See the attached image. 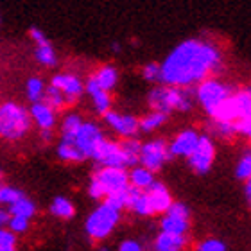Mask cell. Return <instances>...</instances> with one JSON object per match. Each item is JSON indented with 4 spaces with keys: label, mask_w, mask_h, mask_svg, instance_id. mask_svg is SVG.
<instances>
[{
    "label": "cell",
    "mask_w": 251,
    "mask_h": 251,
    "mask_svg": "<svg viewBox=\"0 0 251 251\" xmlns=\"http://www.w3.org/2000/svg\"><path fill=\"white\" fill-rule=\"evenodd\" d=\"M7 219H9V215H7V212H4V210H0V228L7 223Z\"/></svg>",
    "instance_id": "obj_45"
},
{
    "label": "cell",
    "mask_w": 251,
    "mask_h": 251,
    "mask_svg": "<svg viewBox=\"0 0 251 251\" xmlns=\"http://www.w3.org/2000/svg\"><path fill=\"white\" fill-rule=\"evenodd\" d=\"M95 81L99 83V86L102 90H110V88H113L117 83V72L110 67L100 68L99 74H97V77H95Z\"/></svg>",
    "instance_id": "obj_23"
},
{
    "label": "cell",
    "mask_w": 251,
    "mask_h": 251,
    "mask_svg": "<svg viewBox=\"0 0 251 251\" xmlns=\"http://www.w3.org/2000/svg\"><path fill=\"white\" fill-rule=\"evenodd\" d=\"M163 122H165V113H162V111H156V113L149 115L147 119H144L140 126H142V129L151 131V129H154V127H158V126H162Z\"/></svg>",
    "instance_id": "obj_30"
},
{
    "label": "cell",
    "mask_w": 251,
    "mask_h": 251,
    "mask_svg": "<svg viewBox=\"0 0 251 251\" xmlns=\"http://www.w3.org/2000/svg\"><path fill=\"white\" fill-rule=\"evenodd\" d=\"M190 158V165H192L198 173H206L214 162V146L208 138H199L194 151L188 154Z\"/></svg>",
    "instance_id": "obj_10"
},
{
    "label": "cell",
    "mask_w": 251,
    "mask_h": 251,
    "mask_svg": "<svg viewBox=\"0 0 251 251\" xmlns=\"http://www.w3.org/2000/svg\"><path fill=\"white\" fill-rule=\"evenodd\" d=\"M171 156L167 152V147L162 140H154L146 144L144 147H140V162L146 165V169H149L151 173L160 171L162 163Z\"/></svg>",
    "instance_id": "obj_8"
},
{
    "label": "cell",
    "mask_w": 251,
    "mask_h": 251,
    "mask_svg": "<svg viewBox=\"0 0 251 251\" xmlns=\"http://www.w3.org/2000/svg\"><path fill=\"white\" fill-rule=\"evenodd\" d=\"M117 221H119V210H115L113 206L104 203L88 217L86 230H88V233L94 239H104L113 230Z\"/></svg>",
    "instance_id": "obj_3"
},
{
    "label": "cell",
    "mask_w": 251,
    "mask_h": 251,
    "mask_svg": "<svg viewBox=\"0 0 251 251\" xmlns=\"http://www.w3.org/2000/svg\"><path fill=\"white\" fill-rule=\"evenodd\" d=\"M121 250H122V251H140V244H136V242L127 241V242H124V244H122Z\"/></svg>",
    "instance_id": "obj_44"
},
{
    "label": "cell",
    "mask_w": 251,
    "mask_h": 251,
    "mask_svg": "<svg viewBox=\"0 0 251 251\" xmlns=\"http://www.w3.org/2000/svg\"><path fill=\"white\" fill-rule=\"evenodd\" d=\"M52 86L61 92V94L67 95V100L74 102L75 97L81 94V83H79V79H75L74 75H58V77H54L52 81Z\"/></svg>",
    "instance_id": "obj_14"
},
{
    "label": "cell",
    "mask_w": 251,
    "mask_h": 251,
    "mask_svg": "<svg viewBox=\"0 0 251 251\" xmlns=\"http://www.w3.org/2000/svg\"><path fill=\"white\" fill-rule=\"evenodd\" d=\"M52 214L58 215V217H61V219H68V217H72V215H74L72 203H70V201H67V199H63V198L54 199Z\"/></svg>",
    "instance_id": "obj_27"
},
{
    "label": "cell",
    "mask_w": 251,
    "mask_h": 251,
    "mask_svg": "<svg viewBox=\"0 0 251 251\" xmlns=\"http://www.w3.org/2000/svg\"><path fill=\"white\" fill-rule=\"evenodd\" d=\"M149 190H147V201H149V208H151L152 214H160V212H165V210L171 206L173 199H171V194L167 192V188L160 183H154L152 181L149 185Z\"/></svg>",
    "instance_id": "obj_11"
},
{
    "label": "cell",
    "mask_w": 251,
    "mask_h": 251,
    "mask_svg": "<svg viewBox=\"0 0 251 251\" xmlns=\"http://www.w3.org/2000/svg\"><path fill=\"white\" fill-rule=\"evenodd\" d=\"M198 95H199V100H201V104L204 106V110L212 113L215 106L221 104L226 97H230V90L219 84L217 81H204L198 90Z\"/></svg>",
    "instance_id": "obj_7"
},
{
    "label": "cell",
    "mask_w": 251,
    "mask_h": 251,
    "mask_svg": "<svg viewBox=\"0 0 251 251\" xmlns=\"http://www.w3.org/2000/svg\"><path fill=\"white\" fill-rule=\"evenodd\" d=\"M32 117L36 119V122L40 124L42 129H50L54 126V113L52 108L47 106L45 102H38L32 104Z\"/></svg>",
    "instance_id": "obj_18"
},
{
    "label": "cell",
    "mask_w": 251,
    "mask_h": 251,
    "mask_svg": "<svg viewBox=\"0 0 251 251\" xmlns=\"http://www.w3.org/2000/svg\"><path fill=\"white\" fill-rule=\"evenodd\" d=\"M126 206H129L140 215H151V208H149V201H147V194L142 188L136 187H127V196H126Z\"/></svg>",
    "instance_id": "obj_12"
},
{
    "label": "cell",
    "mask_w": 251,
    "mask_h": 251,
    "mask_svg": "<svg viewBox=\"0 0 251 251\" xmlns=\"http://www.w3.org/2000/svg\"><path fill=\"white\" fill-rule=\"evenodd\" d=\"M18 198H22V192L11 187H0V203H13Z\"/></svg>",
    "instance_id": "obj_34"
},
{
    "label": "cell",
    "mask_w": 251,
    "mask_h": 251,
    "mask_svg": "<svg viewBox=\"0 0 251 251\" xmlns=\"http://www.w3.org/2000/svg\"><path fill=\"white\" fill-rule=\"evenodd\" d=\"M102 140V135H100V129L94 124H81L79 126L77 133H75V140L74 144L79 147V151L83 152L84 158L90 156L94 152L95 146Z\"/></svg>",
    "instance_id": "obj_9"
},
{
    "label": "cell",
    "mask_w": 251,
    "mask_h": 251,
    "mask_svg": "<svg viewBox=\"0 0 251 251\" xmlns=\"http://www.w3.org/2000/svg\"><path fill=\"white\" fill-rule=\"evenodd\" d=\"M9 221V226L13 231H25L27 230V219L25 217H20V215H13V219Z\"/></svg>",
    "instance_id": "obj_38"
},
{
    "label": "cell",
    "mask_w": 251,
    "mask_h": 251,
    "mask_svg": "<svg viewBox=\"0 0 251 251\" xmlns=\"http://www.w3.org/2000/svg\"><path fill=\"white\" fill-rule=\"evenodd\" d=\"M11 214L29 219V217H32V214H34V204H32L29 199H25L22 196V198H18L16 201L11 203Z\"/></svg>",
    "instance_id": "obj_21"
},
{
    "label": "cell",
    "mask_w": 251,
    "mask_h": 251,
    "mask_svg": "<svg viewBox=\"0 0 251 251\" xmlns=\"http://www.w3.org/2000/svg\"><path fill=\"white\" fill-rule=\"evenodd\" d=\"M235 122H223V121H217V135H223V136H230L235 133Z\"/></svg>",
    "instance_id": "obj_37"
},
{
    "label": "cell",
    "mask_w": 251,
    "mask_h": 251,
    "mask_svg": "<svg viewBox=\"0 0 251 251\" xmlns=\"http://www.w3.org/2000/svg\"><path fill=\"white\" fill-rule=\"evenodd\" d=\"M90 156L95 158L97 162H100L104 167H122L124 169L126 165H127L122 147L119 146V144L104 140V138L95 146L94 152H92Z\"/></svg>",
    "instance_id": "obj_5"
},
{
    "label": "cell",
    "mask_w": 251,
    "mask_h": 251,
    "mask_svg": "<svg viewBox=\"0 0 251 251\" xmlns=\"http://www.w3.org/2000/svg\"><path fill=\"white\" fill-rule=\"evenodd\" d=\"M122 151L126 154V162L127 165H135L138 160H140V144L135 140H127L122 144Z\"/></svg>",
    "instance_id": "obj_25"
},
{
    "label": "cell",
    "mask_w": 251,
    "mask_h": 251,
    "mask_svg": "<svg viewBox=\"0 0 251 251\" xmlns=\"http://www.w3.org/2000/svg\"><path fill=\"white\" fill-rule=\"evenodd\" d=\"M250 174H251V158H250V154H248V156L242 158L241 163H239V167H237V176L242 179H246V178H250Z\"/></svg>",
    "instance_id": "obj_36"
},
{
    "label": "cell",
    "mask_w": 251,
    "mask_h": 251,
    "mask_svg": "<svg viewBox=\"0 0 251 251\" xmlns=\"http://www.w3.org/2000/svg\"><path fill=\"white\" fill-rule=\"evenodd\" d=\"M199 136L194 131H183L181 135L174 140L173 147H171V154H179V156H188L194 151V147L198 144Z\"/></svg>",
    "instance_id": "obj_15"
},
{
    "label": "cell",
    "mask_w": 251,
    "mask_h": 251,
    "mask_svg": "<svg viewBox=\"0 0 251 251\" xmlns=\"http://www.w3.org/2000/svg\"><path fill=\"white\" fill-rule=\"evenodd\" d=\"M149 102L156 111H162V113H169L173 110H188L190 104L187 100V95L181 92V90L176 88H160L154 90L151 95H149Z\"/></svg>",
    "instance_id": "obj_4"
},
{
    "label": "cell",
    "mask_w": 251,
    "mask_h": 251,
    "mask_svg": "<svg viewBox=\"0 0 251 251\" xmlns=\"http://www.w3.org/2000/svg\"><path fill=\"white\" fill-rule=\"evenodd\" d=\"M95 179L99 181V185L104 190V196L111 192H117V190H124V188L129 187V179H127V174L124 173L122 167H104L102 171L95 174Z\"/></svg>",
    "instance_id": "obj_6"
},
{
    "label": "cell",
    "mask_w": 251,
    "mask_h": 251,
    "mask_svg": "<svg viewBox=\"0 0 251 251\" xmlns=\"http://www.w3.org/2000/svg\"><path fill=\"white\" fill-rule=\"evenodd\" d=\"M183 246H185L183 233H169V231H163L156 241L158 251H178Z\"/></svg>",
    "instance_id": "obj_16"
},
{
    "label": "cell",
    "mask_w": 251,
    "mask_h": 251,
    "mask_svg": "<svg viewBox=\"0 0 251 251\" xmlns=\"http://www.w3.org/2000/svg\"><path fill=\"white\" fill-rule=\"evenodd\" d=\"M126 196H127V188L108 194V196H106V204L113 206L115 210H121L122 206H126Z\"/></svg>",
    "instance_id": "obj_29"
},
{
    "label": "cell",
    "mask_w": 251,
    "mask_h": 251,
    "mask_svg": "<svg viewBox=\"0 0 251 251\" xmlns=\"http://www.w3.org/2000/svg\"><path fill=\"white\" fill-rule=\"evenodd\" d=\"M29 115L20 106L7 102L0 106V135L9 140H16L29 129Z\"/></svg>",
    "instance_id": "obj_2"
},
{
    "label": "cell",
    "mask_w": 251,
    "mask_h": 251,
    "mask_svg": "<svg viewBox=\"0 0 251 251\" xmlns=\"http://www.w3.org/2000/svg\"><path fill=\"white\" fill-rule=\"evenodd\" d=\"M217 67L219 52L208 43L190 40L165 59L163 67H160V79L174 86H188L204 79Z\"/></svg>",
    "instance_id": "obj_1"
},
{
    "label": "cell",
    "mask_w": 251,
    "mask_h": 251,
    "mask_svg": "<svg viewBox=\"0 0 251 251\" xmlns=\"http://www.w3.org/2000/svg\"><path fill=\"white\" fill-rule=\"evenodd\" d=\"M90 196L95 199H100L104 198V190H102V187L99 185V181L94 178V181H92V185H90Z\"/></svg>",
    "instance_id": "obj_41"
},
{
    "label": "cell",
    "mask_w": 251,
    "mask_h": 251,
    "mask_svg": "<svg viewBox=\"0 0 251 251\" xmlns=\"http://www.w3.org/2000/svg\"><path fill=\"white\" fill-rule=\"evenodd\" d=\"M104 115H106L108 124L115 131H119L121 135L129 136V135H133V133H136V129H138V122H136V119H133V117L117 115V113H111V111H106Z\"/></svg>",
    "instance_id": "obj_13"
},
{
    "label": "cell",
    "mask_w": 251,
    "mask_h": 251,
    "mask_svg": "<svg viewBox=\"0 0 251 251\" xmlns=\"http://www.w3.org/2000/svg\"><path fill=\"white\" fill-rule=\"evenodd\" d=\"M36 56H38V59L42 63H45V65H54V63H56V54H54L50 45H40Z\"/></svg>",
    "instance_id": "obj_31"
},
{
    "label": "cell",
    "mask_w": 251,
    "mask_h": 251,
    "mask_svg": "<svg viewBox=\"0 0 251 251\" xmlns=\"http://www.w3.org/2000/svg\"><path fill=\"white\" fill-rule=\"evenodd\" d=\"M250 183H248V187H246V196H248V198H250V194H251V190H250Z\"/></svg>",
    "instance_id": "obj_46"
},
{
    "label": "cell",
    "mask_w": 251,
    "mask_h": 251,
    "mask_svg": "<svg viewBox=\"0 0 251 251\" xmlns=\"http://www.w3.org/2000/svg\"><path fill=\"white\" fill-rule=\"evenodd\" d=\"M31 36H32V40L38 43V45H49L47 38L43 36L42 31H38V29H31Z\"/></svg>",
    "instance_id": "obj_43"
},
{
    "label": "cell",
    "mask_w": 251,
    "mask_h": 251,
    "mask_svg": "<svg viewBox=\"0 0 251 251\" xmlns=\"http://www.w3.org/2000/svg\"><path fill=\"white\" fill-rule=\"evenodd\" d=\"M127 179L131 181L133 187L142 188V190L147 188L154 181V179H152V173L149 169H135V171L131 173V176H127Z\"/></svg>",
    "instance_id": "obj_20"
},
{
    "label": "cell",
    "mask_w": 251,
    "mask_h": 251,
    "mask_svg": "<svg viewBox=\"0 0 251 251\" xmlns=\"http://www.w3.org/2000/svg\"><path fill=\"white\" fill-rule=\"evenodd\" d=\"M27 90H29V99L38 102L43 95V83L40 79H31L29 84H27Z\"/></svg>",
    "instance_id": "obj_32"
},
{
    "label": "cell",
    "mask_w": 251,
    "mask_h": 251,
    "mask_svg": "<svg viewBox=\"0 0 251 251\" xmlns=\"http://www.w3.org/2000/svg\"><path fill=\"white\" fill-rule=\"evenodd\" d=\"M233 106L237 111V119H250L251 115V97L250 92H241L233 97Z\"/></svg>",
    "instance_id": "obj_19"
},
{
    "label": "cell",
    "mask_w": 251,
    "mask_h": 251,
    "mask_svg": "<svg viewBox=\"0 0 251 251\" xmlns=\"http://www.w3.org/2000/svg\"><path fill=\"white\" fill-rule=\"evenodd\" d=\"M59 156L65 158V160H70V162H79L83 160L84 154L79 151V147L75 144H70V142H63L61 147H59Z\"/></svg>",
    "instance_id": "obj_26"
},
{
    "label": "cell",
    "mask_w": 251,
    "mask_h": 251,
    "mask_svg": "<svg viewBox=\"0 0 251 251\" xmlns=\"http://www.w3.org/2000/svg\"><path fill=\"white\" fill-rule=\"evenodd\" d=\"M201 251H225V244L219 241H206L201 244V248H199Z\"/></svg>",
    "instance_id": "obj_40"
},
{
    "label": "cell",
    "mask_w": 251,
    "mask_h": 251,
    "mask_svg": "<svg viewBox=\"0 0 251 251\" xmlns=\"http://www.w3.org/2000/svg\"><path fill=\"white\" fill-rule=\"evenodd\" d=\"M169 215L171 217H178V219H188V210H187V206L185 204H181V203H176V204H173L171 203V206H169Z\"/></svg>",
    "instance_id": "obj_35"
},
{
    "label": "cell",
    "mask_w": 251,
    "mask_h": 251,
    "mask_svg": "<svg viewBox=\"0 0 251 251\" xmlns=\"http://www.w3.org/2000/svg\"><path fill=\"white\" fill-rule=\"evenodd\" d=\"M144 77L152 81V79H160V65L156 63H151V65H147L144 68Z\"/></svg>",
    "instance_id": "obj_39"
},
{
    "label": "cell",
    "mask_w": 251,
    "mask_h": 251,
    "mask_svg": "<svg viewBox=\"0 0 251 251\" xmlns=\"http://www.w3.org/2000/svg\"><path fill=\"white\" fill-rule=\"evenodd\" d=\"M16 246L15 235L7 230H0V251H13Z\"/></svg>",
    "instance_id": "obj_33"
},
{
    "label": "cell",
    "mask_w": 251,
    "mask_h": 251,
    "mask_svg": "<svg viewBox=\"0 0 251 251\" xmlns=\"http://www.w3.org/2000/svg\"><path fill=\"white\" fill-rule=\"evenodd\" d=\"M235 129L242 135H250L251 131V122L250 119H239V122H235Z\"/></svg>",
    "instance_id": "obj_42"
},
{
    "label": "cell",
    "mask_w": 251,
    "mask_h": 251,
    "mask_svg": "<svg viewBox=\"0 0 251 251\" xmlns=\"http://www.w3.org/2000/svg\"><path fill=\"white\" fill-rule=\"evenodd\" d=\"M81 121L77 115H70L67 121L63 122V142H70L72 144L75 140V133H77Z\"/></svg>",
    "instance_id": "obj_24"
},
{
    "label": "cell",
    "mask_w": 251,
    "mask_h": 251,
    "mask_svg": "<svg viewBox=\"0 0 251 251\" xmlns=\"http://www.w3.org/2000/svg\"><path fill=\"white\" fill-rule=\"evenodd\" d=\"M43 102H45L47 106H50L52 110H59V108L63 106V102H65V99H63V94L56 88V86H50V88L47 90V94H45Z\"/></svg>",
    "instance_id": "obj_28"
},
{
    "label": "cell",
    "mask_w": 251,
    "mask_h": 251,
    "mask_svg": "<svg viewBox=\"0 0 251 251\" xmlns=\"http://www.w3.org/2000/svg\"><path fill=\"white\" fill-rule=\"evenodd\" d=\"M162 230L169 233H185L188 230V221L167 215V219L162 221Z\"/></svg>",
    "instance_id": "obj_22"
},
{
    "label": "cell",
    "mask_w": 251,
    "mask_h": 251,
    "mask_svg": "<svg viewBox=\"0 0 251 251\" xmlns=\"http://www.w3.org/2000/svg\"><path fill=\"white\" fill-rule=\"evenodd\" d=\"M86 88H88V92L92 94V97H94L95 106H97V111L104 115L106 111H108V108H110V97H108V94H106V90L100 88L99 83L95 81V77L90 79Z\"/></svg>",
    "instance_id": "obj_17"
}]
</instances>
